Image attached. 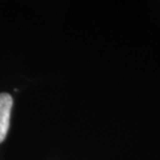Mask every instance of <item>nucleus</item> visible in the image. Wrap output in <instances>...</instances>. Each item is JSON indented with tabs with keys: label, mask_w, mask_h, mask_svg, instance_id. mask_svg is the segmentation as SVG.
Here are the masks:
<instances>
[{
	"label": "nucleus",
	"mask_w": 160,
	"mask_h": 160,
	"mask_svg": "<svg viewBox=\"0 0 160 160\" xmlns=\"http://www.w3.org/2000/svg\"><path fill=\"white\" fill-rule=\"evenodd\" d=\"M12 99L8 94H0V142L5 139L9 127Z\"/></svg>",
	"instance_id": "obj_1"
}]
</instances>
